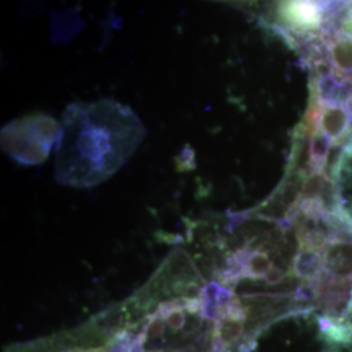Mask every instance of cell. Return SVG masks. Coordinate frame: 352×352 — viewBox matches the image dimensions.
I'll return each instance as SVG.
<instances>
[{"label": "cell", "mask_w": 352, "mask_h": 352, "mask_svg": "<svg viewBox=\"0 0 352 352\" xmlns=\"http://www.w3.org/2000/svg\"><path fill=\"white\" fill-rule=\"evenodd\" d=\"M144 133L139 118L118 102L72 104L62 120L56 175L69 186L97 184L126 164Z\"/></svg>", "instance_id": "cell-1"}, {"label": "cell", "mask_w": 352, "mask_h": 352, "mask_svg": "<svg viewBox=\"0 0 352 352\" xmlns=\"http://www.w3.org/2000/svg\"><path fill=\"white\" fill-rule=\"evenodd\" d=\"M312 120L315 122V131L322 132L331 141V144H340L351 129V103L318 101Z\"/></svg>", "instance_id": "cell-2"}, {"label": "cell", "mask_w": 352, "mask_h": 352, "mask_svg": "<svg viewBox=\"0 0 352 352\" xmlns=\"http://www.w3.org/2000/svg\"><path fill=\"white\" fill-rule=\"evenodd\" d=\"M322 273L325 277L352 280V240L330 238L322 252Z\"/></svg>", "instance_id": "cell-3"}, {"label": "cell", "mask_w": 352, "mask_h": 352, "mask_svg": "<svg viewBox=\"0 0 352 352\" xmlns=\"http://www.w3.org/2000/svg\"><path fill=\"white\" fill-rule=\"evenodd\" d=\"M283 19L299 29H316L322 20L320 0H286L282 6Z\"/></svg>", "instance_id": "cell-4"}, {"label": "cell", "mask_w": 352, "mask_h": 352, "mask_svg": "<svg viewBox=\"0 0 352 352\" xmlns=\"http://www.w3.org/2000/svg\"><path fill=\"white\" fill-rule=\"evenodd\" d=\"M333 72L343 81H352V36H337L327 45Z\"/></svg>", "instance_id": "cell-5"}, {"label": "cell", "mask_w": 352, "mask_h": 352, "mask_svg": "<svg viewBox=\"0 0 352 352\" xmlns=\"http://www.w3.org/2000/svg\"><path fill=\"white\" fill-rule=\"evenodd\" d=\"M294 270L298 277L309 279L312 283H315L322 273L321 252L302 248L294 260Z\"/></svg>", "instance_id": "cell-6"}, {"label": "cell", "mask_w": 352, "mask_h": 352, "mask_svg": "<svg viewBox=\"0 0 352 352\" xmlns=\"http://www.w3.org/2000/svg\"><path fill=\"white\" fill-rule=\"evenodd\" d=\"M331 141L322 132L315 131L314 138L311 141V151H309V164L314 173H324L327 164L329 151Z\"/></svg>", "instance_id": "cell-7"}, {"label": "cell", "mask_w": 352, "mask_h": 352, "mask_svg": "<svg viewBox=\"0 0 352 352\" xmlns=\"http://www.w3.org/2000/svg\"><path fill=\"white\" fill-rule=\"evenodd\" d=\"M329 186V177L325 173H314L302 184L300 199H321Z\"/></svg>", "instance_id": "cell-8"}, {"label": "cell", "mask_w": 352, "mask_h": 352, "mask_svg": "<svg viewBox=\"0 0 352 352\" xmlns=\"http://www.w3.org/2000/svg\"><path fill=\"white\" fill-rule=\"evenodd\" d=\"M266 278V280L270 283V285H277L279 283L283 278H285V274H283V272L282 270H279V269H270L269 272H267V274L265 276Z\"/></svg>", "instance_id": "cell-9"}]
</instances>
